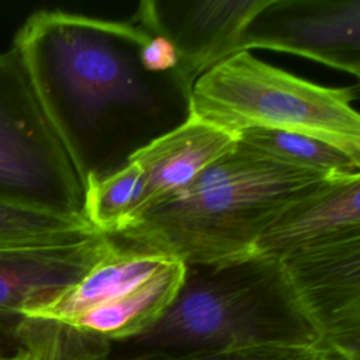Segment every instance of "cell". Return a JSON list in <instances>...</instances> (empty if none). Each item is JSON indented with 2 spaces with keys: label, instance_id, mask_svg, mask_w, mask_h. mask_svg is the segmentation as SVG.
Instances as JSON below:
<instances>
[{
  "label": "cell",
  "instance_id": "obj_8",
  "mask_svg": "<svg viewBox=\"0 0 360 360\" xmlns=\"http://www.w3.org/2000/svg\"><path fill=\"white\" fill-rule=\"evenodd\" d=\"M280 262L322 342L360 332V233L291 250Z\"/></svg>",
  "mask_w": 360,
  "mask_h": 360
},
{
  "label": "cell",
  "instance_id": "obj_20",
  "mask_svg": "<svg viewBox=\"0 0 360 360\" xmlns=\"http://www.w3.org/2000/svg\"><path fill=\"white\" fill-rule=\"evenodd\" d=\"M319 360H342V359H339V357H336V356H333V354L326 353V354H325V356H322Z\"/></svg>",
  "mask_w": 360,
  "mask_h": 360
},
{
  "label": "cell",
  "instance_id": "obj_9",
  "mask_svg": "<svg viewBox=\"0 0 360 360\" xmlns=\"http://www.w3.org/2000/svg\"><path fill=\"white\" fill-rule=\"evenodd\" d=\"M101 232L49 243L0 246V311L38 315L75 287L111 249Z\"/></svg>",
  "mask_w": 360,
  "mask_h": 360
},
{
  "label": "cell",
  "instance_id": "obj_17",
  "mask_svg": "<svg viewBox=\"0 0 360 360\" xmlns=\"http://www.w3.org/2000/svg\"><path fill=\"white\" fill-rule=\"evenodd\" d=\"M323 349L316 347H253L217 352H134L112 354L110 360H319Z\"/></svg>",
  "mask_w": 360,
  "mask_h": 360
},
{
  "label": "cell",
  "instance_id": "obj_5",
  "mask_svg": "<svg viewBox=\"0 0 360 360\" xmlns=\"http://www.w3.org/2000/svg\"><path fill=\"white\" fill-rule=\"evenodd\" d=\"M0 201L86 219V187L18 51L0 52Z\"/></svg>",
  "mask_w": 360,
  "mask_h": 360
},
{
  "label": "cell",
  "instance_id": "obj_1",
  "mask_svg": "<svg viewBox=\"0 0 360 360\" xmlns=\"http://www.w3.org/2000/svg\"><path fill=\"white\" fill-rule=\"evenodd\" d=\"M148 31L39 10L14 37L37 94L87 188L105 180L148 142L158 94L139 60Z\"/></svg>",
  "mask_w": 360,
  "mask_h": 360
},
{
  "label": "cell",
  "instance_id": "obj_6",
  "mask_svg": "<svg viewBox=\"0 0 360 360\" xmlns=\"http://www.w3.org/2000/svg\"><path fill=\"white\" fill-rule=\"evenodd\" d=\"M271 1H142L132 20L173 41L179 56L173 76L187 100L201 75L242 51L252 22Z\"/></svg>",
  "mask_w": 360,
  "mask_h": 360
},
{
  "label": "cell",
  "instance_id": "obj_13",
  "mask_svg": "<svg viewBox=\"0 0 360 360\" xmlns=\"http://www.w3.org/2000/svg\"><path fill=\"white\" fill-rule=\"evenodd\" d=\"M112 343L70 323L0 311V360H110Z\"/></svg>",
  "mask_w": 360,
  "mask_h": 360
},
{
  "label": "cell",
  "instance_id": "obj_10",
  "mask_svg": "<svg viewBox=\"0 0 360 360\" xmlns=\"http://www.w3.org/2000/svg\"><path fill=\"white\" fill-rule=\"evenodd\" d=\"M238 143L236 134L187 112L180 125L159 134L129 159L141 167L145 186L135 218L155 202L188 187Z\"/></svg>",
  "mask_w": 360,
  "mask_h": 360
},
{
  "label": "cell",
  "instance_id": "obj_12",
  "mask_svg": "<svg viewBox=\"0 0 360 360\" xmlns=\"http://www.w3.org/2000/svg\"><path fill=\"white\" fill-rule=\"evenodd\" d=\"M172 260L169 256L114 240L111 249L75 287L35 316L70 322L136 290Z\"/></svg>",
  "mask_w": 360,
  "mask_h": 360
},
{
  "label": "cell",
  "instance_id": "obj_18",
  "mask_svg": "<svg viewBox=\"0 0 360 360\" xmlns=\"http://www.w3.org/2000/svg\"><path fill=\"white\" fill-rule=\"evenodd\" d=\"M146 31L148 38L139 46V60L142 68L155 76L167 72L173 75L179 65V56L173 41L165 34Z\"/></svg>",
  "mask_w": 360,
  "mask_h": 360
},
{
  "label": "cell",
  "instance_id": "obj_14",
  "mask_svg": "<svg viewBox=\"0 0 360 360\" xmlns=\"http://www.w3.org/2000/svg\"><path fill=\"white\" fill-rule=\"evenodd\" d=\"M184 274L186 264L173 259L136 290L66 323L112 343L138 336L167 311L183 284Z\"/></svg>",
  "mask_w": 360,
  "mask_h": 360
},
{
  "label": "cell",
  "instance_id": "obj_15",
  "mask_svg": "<svg viewBox=\"0 0 360 360\" xmlns=\"http://www.w3.org/2000/svg\"><path fill=\"white\" fill-rule=\"evenodd\" d=\"M238 139L281 163L321 173L329 179H343L360 173L357 165L342 150L319 139L266 128L239 131Z\"/></svg>",
  "mask_w": 360,
  "mask_h": 360
},
{
  "label": "cell",
  "instance_id": "obj_16",
  "mask_svg": "<svg viewBox=\"0 0 360 360\" xmlns=\"http://www.w3.org/2000/svg\"><path fill=\"white\" fill-rule=\"evenodd\" d=\"M96 232L84 219L0 201V246L77 240Z\"/></svg>",
  "mask_w": 360,
  "mask_h": 360
},
{
  "label": "cell",
  "instance_id": "obj_3",
  "mask_svg": "<svg viewBox=\"0 0 360 360\" xmlns=\"http://www.w3.org/2000/svg\"><path fill=\"white\" fill-rule=\"evenodd\" d=\"M112 343V342H111ZM322 335L294 292L280 259L253 256L186 266L167 311L145 332L112 343L134 352L321 347Z\"/></svg>",
  "mask_w": 360,
  "mask_h": 360
},
{
  "label": "cell",
  "instance_id": "obj_7",
  "mask_svg": "<svg viewBox=\"0 0 360 360\" xmlns=\"http://www.w3.org/2000/svg\"><path fill=\"white\" fill-rule=\"evenodd\" d=\"M315 60L360 79V0H273L252 22L242 51Z\"/></svg>",
  "mask_w": 360,
  "mask_h": 360
},
{
  "label": "cell",
  "instance_id": "obj_2",
  "mask_svg": "<svg viewBox=\"0 0 360 360\" xmlns=\"http://www.w3.org/2000/svg\"><path fill=\"white\" fill-rule=\"evenodd\" d=\"M329 177L281 163L245 143L188 187L142 211L110 236L186 266H221L256 256L264 231Z\"/></svg>",
  "mask_w": 360,
  "mask_h": 360
},
{
  "label": "cell",
  "instance_id": "obj_11",
  "mask_svg": "<svg viewBox=\"0 0 360 360\" xmlns=\"http://www.w3.org/2000/svg\"><path fill=\"white\" fill-rule=\"evenodd\" d=\"M360 233V173L325 181L288 207L260 236L256 256L280 259L307 246Z\"/></svg>",
  "mask_w": 360,
  "mask_h": 360
},
{
  "label": "cell",
  "instance_id": "obj_19",
  "mask_svg": "<svg viewBox=\"0 0 360 360\" xmlns=\"http://www.w3.org/2000/svg\"><path fill=\"white\" fill-rule=\"evenodd\" d=\"M321 347L342 360H360V332L322 342Z\"/></svg>",
  "mask_w": 360,
  "mask_h": 360
},
{
  "label": "cell",
  "instance_id": "obj_22",
  "mask_svg": "<svg viewBox=\"0 0 360 360\" xmlns=\"http://www.w3.org/2000/svg\"><path fill=\"white\" fill-rule=\"evenodd\" d=\"M359 82H360V79H359ZM359 87H360V83H359Z\"/></svg>",
  "mask_w": 360,
  "mask_h": 360
},
{
  "label": "cell",
  "instance_id": "obj_21",
  "mask_svg": "<svg viewBox=\"0 0 360 360\" xmlns=\"http://www.w3.org/2000/svg\"><path fill=\"white\" fill-rule=\"evenodd\" d=\"M17 360H27V359H17Z\"/></svg>",
  "mask_w": 360,
  "mask_h": 360
},
{
  "label": "cell",
  "instance_id": "obj_4",
  "mask_svg": "<svg viewBox=\"0 0 360 360\" xmlns=\"http://www.w3.org/2000/svg\"><path fill=\"white\" fill-rule=\"evenodd\" d=\"M356 87L314 83L240 51L201 75L187 112L232 134L266 128L301 134L346 153L360 169Z\"/></svg>",
  "mask_w": 360,
  "mask_h": 360
}]
</instances>
